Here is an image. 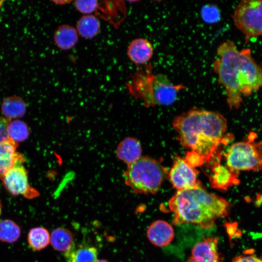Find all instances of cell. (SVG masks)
Here are the masks:
<instances>
[{
    "instance_id": "6da1fadb",
    "label": "cell",
    "mask_w": 262,
    "mask_h": 262,
    "mask_svg": "<svg viewBox=\"0 0 262 262\" xmlns=\"http://www.w3.org/2000/svg\"><path fill=\"white\" fill-rule=\"evenodd\" d=\"M213 64L218 82L225 89L230 108H238L242 96H249L262 88V67L251 56L249 49L238 50L231 41L219 45Z\"/></svg>"
},
{
    "instance_id": "7a4b0ae2",
    "label": "cell",
    "mask_w": 262,
    "mask_h": 262,
    "mask_svg": "<svg viewBox=\"0 0 262 262\" xmlns=\"http://www.w3.org/2000/svg\"><path fill=\"white\" fill-rule=\"evenodd\" d=\"M173 126L182 146L197 153L208 163L225 141L227 121L215 112L194 108L176 117Z\"/></svg>"
},
{
    "instance_id": "3957f363",
    "label": "cell",
    "mask_w": 262,
    "mask_h": 262,
    "mask_svg": "<svg viewBox=\"0 0 262 262\" xmlns=\"http://www.w3.org/2000/svg\"><path fill=\"white\" fill-rule=\"evenodd\" d=\"M168 206L174 214V224L191 223L205 229L212 228L230 209L228 201L209 193L201 184L178 191L169 200Z\"/></svg>"
},
{
    "instance_id": "277c9868",
    "label": "cell",
    "mask_w": 262,
    "mask_h": 262,
    "mask_svg": "<svg viewBox=\"0 0 262 262\" xmlns=\"http://www.w3.org/2000/svg\"><path fill=\"white\" fill-rule=\"evenodd\" d=\"M126 86L129 94L142 100L146 107L172 104L180 91L186 88L182 84L173 83L164 74L154 73L151 63L138 67Z\"/></svg>"
},
{
    "instance_id": "5b68a950",
    "label": "cell",
    "mask_w": 262,
    "mask_h": 262,
    "mask_svg": "<svg viewBox=\"0 0 262 262\" xmlns=\"http://www.w3.org/2000/svg\"><path fill=\"white\" fill-rule=\"evenodd\" d=\"M168 174L167 169L158 161L144 156L128 165L124 176L125 184L134 193L154 194Z\"/></svg>"
},
{
    "instance_id": "8992f818",
    "label": "cell",
    "mask_w": 262,
    "mask_h": 262,
    "mask_svg": "<svg viewBox=\"0 0 262 262\" xmlns=\"http://www.w3.org/2000/svg\"><path fill=\"white\" fill-rule=\"evenodd\" d=\"M227 165L240 171H259L262 169V141L250 139L232 144L225 154Z\"/></svg>"
},
{
    "instance_id": "52a82bcc",
    "label": "cell",
    "mask_w": 262,
    "mask_h": 262,
    "mask_svg": "<svg viewBox=\"0 0 262 262\" xmlns=\"http://www.w3.org/2000/svg\"><path fill=\"white\" fill-rule=\"evenodd\" d=\"M236 28L249 39L262 36V0H243L235 6L232 16Z\"/></svg>"
},
{
    "instance_id": "ba28073f",
    "label": "cell",
    "mask_w": 262,
    "mask_h": 262,
    "mask_svg": "<svg viewBox=\"0 0 262 262\" xmlns=\"http://www.w3.org/2000/svg\"><path fill=\"white\" fill-rule=\"evenodd\" d=\"M23 163H18L1 178L4 186L12 196H22L28 199L39 196V192L28 181V172Z\"/></svg>"
},
{
    "instance_id": "9c48e42d",
    "label": "cell",
    "mask_w": 262,
    "mask_h": 262,
    "mask_svg": "<svg viewBox=\"0 0 262 262\" xmlns=\"http://www.w3.org/2000/svg\"><path fill=\"white\" fill-rule=\"evenodd\" d=\"M197 174V171L184 159L177 157L168 175L173 186L179 191L201 184Z\"/></svg>"
},
{
    "instance_id": "30bf717a",
    "label": "cell",
    "mask_w": 262,
    "mask_h": 262,
    "mask_svg": "<svg viewBox=\"0 0 262 262\" xmlns=\"http://www.w3.org/2000/svg\"><path fill=\"white\" fill-rule=\"evenodd\" d=\"M239 172L236 171L227 165L220 164V161L216 162L212 168V174L210 177V181L213 188L227 190L233 185L239 183L238 179Z\"/></svg>"
},
{
    "instance_id": "8fae6325",
    "label": "cell",
    "mask_w": 262,
    "mask_h": 262,
    "mask_svg": "<svg viewBox=\"0 0 262 262\" xmlns=\"http://www.w3.org/2000/svg\"><path fill=\"white\" fill-rule=\"evenodd\" d=\"M17 147L10 139L0 143V179L16 164L25 161L24 155L16 151Z\"/></svg>"
},
{
    "instance_id": "7c38bea8",
    "label": "cell",
    "mask_w": 262,
    "mask_h": 262,
    "mask_svg": "<svg viewBox=\"0 0 262 262\" xmlns=\"http://www.w3.org/2000/svg\"><path fill=\"white\" fill-rule=\"evenodd\" d=\"M218 241L217 237L204 238L193 247L191 258L197 262H221L217 252Z\"/></svg>"
},
{
    "instance_id": "4fadbf2b",
    "label": "cell",
    "mask_w": 262,
    "mask_h": 262,
    "mask_svg": "<svg viewBox=\"0 0 262 262\" xmlns=\"http://www.w3.org/2000/svg\"><path fill=\"white\" fill-rule=\"evenodd\" d=\"M153 48L150 41L145 38L133 40L127 49L129 59L137 66L147 64L153 55Z\"/></svg>"
},
{
    "instance_id": "5bb4252c",
    "label": "cell",
    "mask_w": 262,
    "mask_h": 262,
    "mask_svg": "<svg viewBox=\"0 0 262 262\" xmlns=\"http://www.w3.org/2000/svg\"><path fill=\"white\" fill-rule=\"evenodd\" d=\"M147 236L152 244L162 247L172 241L174 237V231L169 223L163 220H158L149 226Z\"/></svg>"
},
{
    "instance_id": "9a60e30c",
    "label": "cell",
    "mask_w": 262,
    "mask_h": 262,
    "mask_svg": "<svg viewBox=\"0 0 262 262\" xmlns=\"http://www.w3.org/2000/svg\"><path fill=\"white\" fill-rule=\"evenodd\" d=\"M116 153L118 159L130 164L141 157L140 143L134 138L127 137L118 145Z\"/></svg>"
},
{
    "instance_id": "2e32d148",
    "label": "cell",
    "mask_w": 262,
    "mask_h": 262,
    "mask_svg": "<svg viewBox=\"0 0 262 262\" xmlns=\"http://www.w3.org/2000/svg\"><path fill=\"white\" fill-rule=\"evenodd\" d=\"M104 3H98L96 11H101V12L98 14L101 18L108 21L115 26L124 19L120 16L119 14L126 15L125 5L122 1H103Z\"/></svg>"
},
{
    "instance_id": "e0dca14e",
    "label": "cell",
    "mask_w": 262,
    "mask_h": 262,
    "mask_svg": "<svg viewBox=\"0 0 262 262\" xmlns=\"http://www.w3.org/2000/svg\"><path fill=\"white\" fill-rule=\"evenodd\" d=\"M78 33L73 26L64 24L56 30L54 40L57 46L62 50H69L73 48L78 41Z\"/></svg>"
},
{
    "instance_id": "ac0fdd59",
    "label": "cell",
    "mask_w": 262,
    "mask_h": 262,
    "mask_svg": "<svg viewBox=\"0 0 262 262\" xmlns=\"http://www.w3.org/2000/svg\"><path fill=\"white\" fill-rule=\"evenodd\" d=\"M98 255L97 248L89 245L73 246L64 253L66 262H96Z\"/></svg>"
},
{
    "instance_id": "d6986e66",
    "label": "cell",
    "mask_w": 262,
    "mask_h": 262,
    "mask_svg": "<svg viewBox=\"0 0 262 262\" xmlns=\"http://www.w3.org/2000/svg\"><path fill=\"white\" fill-rule=\"evenodd\" d=\"M100 23L98 18L93 15H85L77 21L76 30L78 34L86 39L95 37L99 33Z\"/></svg>"
},
{
    "instance_id": "ffe728a7",
    "label": "cell",
    "mask_w": 262,
    "mask_h": 262,
    "mask_svg": "<svg viewBox=\"0 0 262 262\" xmlns=\"http://www.w3.org/2000/svg\"><path fill=\"white\" fill-rule=\"evenodd\" d=\"M1 110L6 118L10 120L23 116L26 111V106L20 98L12 96L4 99L1 104Z\"/></svg>"
},
{
    "instance_id": "44dd1931",
    "label": "cell",
    "mask_w": 262,
    "mask_h": 262,
    "mask_svg": "<svg viewBox=\"0 0 262 262\" xmlns=\"http://www.w3.org/2000/svg\"><path fill=\"white\" fill-rule=\"evenodd\" d=\"M52 247L60 252H66L73 246V237L71 232L64 228L53 229L50 234Z\"/></svg>"
},
{
    "instance_id": "7402d4cb",
    "label": "cell",
    "mask_w": 262,
    "mask_h": 262,
    "mask_svg": "<svg viewBox=\"0 0 262 262\" xmlns=\"http://www.w3.org/2000/svg\"><path fill=\"white\" fill-rule=\"evenodd\" d=\"M50 236L48 230L42 227L31 229L28 234V242L30 246L35 251L46 248L49 244Z\"/></svg>"
},
{
    "instance_id": "603a6c76",
    "label": "cell",
    "mask_w": 262,
    "mask_h": 262,
    "mask_svg": "<svg viewBox=\"0 0 262 262\" xmlns=\"http://www.w3.org/2000/svg\"><path fill=\"white\" fill-rule=\"evenodd\" d=\"M20 234V228L14 221L4 219L0 221V241L13 243L18 240Z\"/></svg>"
},
{
    "instance_id": "cb8c5ba5",
    "label": "cell",
    "mask_w": 262,
    "mask_h": 262,
    "mask_svg": "<svg viewBox=\"0 0 262 262\" xmlns=\"http://www.w3.org/2000/svg\"><path fill=\"white\" fill-rule=\"evenodd\" d=\"M7 132L9 138L17 143L26 140L29 135V130L27 124L19 120L10 121Z\"/></svg>"
},
{
    "instance_id": "d4e9b609",
    "label": "cell",
    "mask_w": 262,
    "mask_h": 262,
    "mask_svg": "<svg viewBox=\"0 0 262 262\" xmlns=\"http://www.w3.org/2000/svg\"><path fill=\"white\" fill-rule=\"evenodd\" d=\"M203 19L207 23H213L220 20V12L217 6L212 4H207L201 9Z\"/></svg>"
},
{
    "instance_id": "484cf974",
    "label": "cell",
    "mask_w": 262,
    "mask_h": 262,
    "mask_svg": "<svg viewBox=\"0 0 262 262\" xmlns=\"http://www.w3.org/2000/svg\"><path fill=\"white\" fill-rule=\"evenodd\" d=\"M98 3V1L94 0H78L74 2V5L76 9L85 15H91L92 13L96 12Z\"/></svg>"
},
{
    "instance_id": "4316f807",
    "label": "cell",
    "mask_w": 262,
    "mask_h": 262,
    "mask_svg": "<svg viewBox=\"0 0 262 262\" xmlns=\"http://www.w3.org/2000/svg\"><path fill=\"white\" fill-rule=\"evenodd\" d=\"M184 160L194 168L202 165L205 162L203 158L199 154L193 151L187 152Z\"/></svg>"
},
{
    "instance_id": "83f0119b",
    "label": "cell",
    "mask_w": 262,
    "mask_h": 262,
    "mask_svg": "<svg viewBox=\"0 0 262 262\" xmlns=\"http://www.w3.org/2000/svg\"><path fill=\"white\" fill-rule=\"evenodd\" d=\"M9 122V119L0 116V143L10 139L7 132V128Z\"/></svg>"
},
{
    "instance_id": "f1b7e54d",
    "label": "cell",
    "mask_w": 262,
    "mask_h": 262,
    "mask_svg": "<svg viewBox=\"0 0 262 262\" xmlns=\"http://www.w3.org/2000/svg\"><path fill=\"white\" fill-rule=\"evenodd\" d=\"M232 262H262V259L253 255H242L234 258Z\"/></svg>"
},
{
    "instance_id": "f546056e",
    "label": "cell",
    "mask_w": 262,
    "mask_h": 262,
    "mask_svg": "<svg viewBox=\"0 0 262 262\" xmlns=\"http://www.w3.org/2000/svg\"><path fill=\"white\" fill-rule=\"evenodd\" d=\"M54 3L59 5H64L70 2V0H53Z\"/></svg>"
},
{
    "instance_id": "4dcf8cb0",
    "label": "cell",
    "mask_w": 262,
    "mask_h": 262,
    "mask_svg": "<svg viewBox=\"0 0 262 262\" xmlns=\"http://www.w3.org/2000/svg\"><path fill=\"white\" fill-rule=\"evenodd\" d=\"M96 262H108L107 261L105 260H98Z\"/></svg>"
},
{
    "instance_id": "1f68e13d",
    "label": "cell",
    "mask_w": 262,
    "mask_h": 262,
    "mask_svg": "<svg viewBox=\"0 0 262 262\" xmlns=\"http://www.w3.org/2000/svg\"><path fill=\"white\" fill-rule=\"evenodd\" d=\"M189 262H197L195 261L194 259H193L192 258H190L189 259Z\"/></svg>"
},
{
    "instance_id": "d6a6232c",
    "label": "cell",
    "mask_w": 262,
    "mask_h": 262,
    "mask_svg": "<svg viewBox=\"0 0 262 262\" xmlns=\"http://www.w3.org/2000/svg\"><path fill=\"white\" fill-rule=\"evenodd\" d=\"M1 211H2V205H1V202L0 201V215L1 213Z\"/></svg>"
},
{
    "instance_id": "836d02e7",
    "label": "cell",
    "mask_w": 262,
    "mask_h": 262,
    "mask_svg": "<svg viewBox=\"0 0 262 262\" xmlns=\"http://www.w3.org/2000/svg\"><path fill=\"white\" fill-rule=\"evenodd\" d=\"M1 4L2 3H1V2H0V7L1 5Z\"/></svg>"
}]
</instances>
